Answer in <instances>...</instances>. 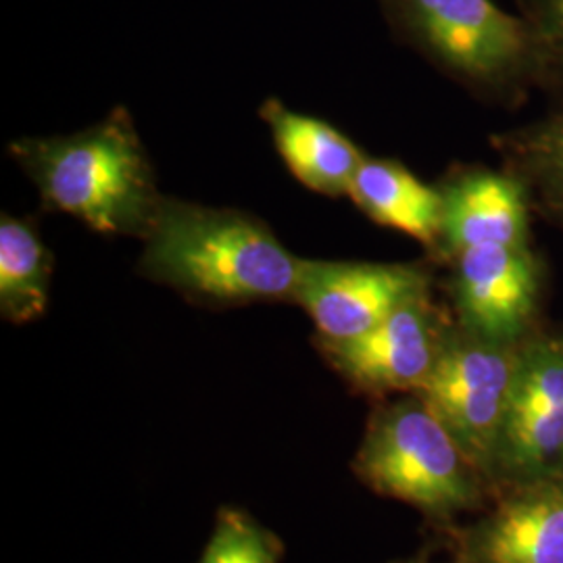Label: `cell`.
<instances>
[{
    "label": "cell",
    "mask_w": 563,
    "mask_h": 563,
    "mask_svg": "<svg viewBox=\"0 0 563 563\" xmlns=\"http://www.w3.org/2000/svg\"><path fill=\"white\" fill-rule=\"evenodd\" d=\"M299 257L253 216L163 199L144 236L142 274L216 305L292 299Z\"/></svg>",
    "instance_id": "obj_1"
},
{
    "label": "cell",
    "mask_w": 563,
    "mask_h": 563,
    "mask_svg": "<svg viewBox=\"0 0 563 563\" xmlns=\"http://www.w3.org/2000/svg\"><path fill=\"white\" fill-rule=\"evenodd\" d=\"M9 153L46 207L97 232L144 239L162 207L141 136L121 107L78 134L23 139Z\"/></svg>",
    "instance_id": "obj_2"
},
{
    "label": "cell",
    "mask_w": 563,
    "mask_h": 563,
    "mask_svg": "<svg viewBox=\"0 0 563 563\" xmlns=\"http://www.w3.org/2000/svg\"><path fill=\"white\" fill-rule=\"evenodd\" d=\"M355 467L374 490L430 516H453L476 499L474 465L420 399L374 418Z\"/></svg>",
    "instance_id": "obj_3"
},
{
    "label": "cell",
    "mask_w": 563,
    "mask_h": 563,
    "mask_svg": "<svg viewBox=\"0 0 563 563\" xmlns=\"http://www.w3.org/2000/svg\"><path fill=\"white\" fill-rule=\"evenodd\" d=\"M518 357L495 342H457L441 349L420 401L441 420L474 467L499 463Z\"/></svg>",
    "instance_id": "obj_4"
},
{
    "label": "cell",
    "mask_w": 563,
    "mask_h": 563,
    "mask_svg": "<svg viewBox=\"0 0 563 563\" xmlns=\"http://www.w3.org/2000/svg\"><path fill=\"white\" fill-rule=\"evenodd\" d=\"M422 272L407 265L301 260L292 301L313 320L322 341L357 339L423 297Z\"/></svg>",
    "instance_id": "obj_5"
},
{
    "label": "cell",
    "mask_w": 563,
    "mask_h": 563,
    "mask_svg": "<svg viewBox=\"0 0 563 563\" xmlns=\"http://www.w3.org/2000/svg\"><path fill=\"white\" fill-rule=\"evenodd\" d=\"M402 25L446 67L470 78H495L522 59V21L493 0H386Z\"/></svg>",
    "instance_id": "obj_6"
},
{
    "label": "cell",
    "mask_w": 563,
    "mask_h": 563,
    "mask_svg": "<svg viewBox=\"0 0 563 563\" xmlns=\"http://www.w3.org/2000/svg\"><path fill=\"white\" fill-rule=\"evenodd\" d=\"M499 463L541 476L563 463V342H539L516 362Z\"/></svg>",
    "instance_id": "obj_7"
},
{
    "label": "cell",
    "mask_w": 563,
    "mask_h": 563,
    "mask_svg": "<svg viewBox=\"0 0 563 563\" xmlns=\"http://www.w3.org/2000/svg\"><path fill=\"white\" fill-rule=\"evenodd\" d=\"M320 342L332 367L365 390H418L441 355L423 297L357 339Z\"/></svg>",
    "instance_id": "obj_8"
},
{
    "label": "cell",
    "mask_w": 563,
    "mask_h": 563,
    "mask_svg": "<svg viewBox=\"0 0 563 563\" xmlns=\"http://www.w3.org/2000/svg\"><path fill=\"white\" fill-rule=\"evenodd\" d=\"M457 260V301L470 330L488 342L518 336L537 297L534 269L522 246H472Z\"/></svg>",
    "instance_id": "obj_9"
},
{
    "label": "cell",
    "mask_w": 563,
    "mask_h": 563,
    "mask_svg": "<svg viewBox=\"0 0 563 563\" xmlns=\"http://www.w3.org/2000/svg\"><path fill=\"white\" fill-rule=\"evenodd\" d=\"M260 115L269 125L278 153L297 180L325 197L349 195L365 157L342 132L328 121L290 111L278 99L263 102Z\"/></svg>",
    "instance_id": "obj_10"
},
{
    "label": "cell",
    "mask_w": 563,
    "mask_h": 563,
    "mask_svg": "<svg viewBox=\"0 0 563 563\" xmlns=\"http://www.w3.org/2000/svg\"><path fill=\"white\" fill-rule=\"evenodd\" d=\"M443 236L460 253L472 246H522L526 205L518 184L497 174H472L443 195Z\"/></svg>",
    "instance_id": "obj_11"
},
{
    "label": "cell",
    "mask_w": 563,
    "mask_h": 563,
    "mask_svg": "<svg viewBox=\"0 0 563 563\" xmlns=\"http://www.w3.org/2000/svg\"><path fill=\"white\" fill-rule=\"evenodd\" d=\"M349 197L374 222L395 228L423 244L443 234V195L418 180L399 163L365 159Z\"/></svg>",
    "instance_id": "obj_12"
},
{
    "label": "cell",
    "mask_w": 563,
    "mask_h": 563,
    "mask_svg": "<svg viewBox=\"0 0 563 563\" xmlns=\"http://www.w3.org/2000/svg\"><path fill=\"white\" fill-rule=\"evenodd\" d=\"M483 553L486 563H563V488L543 484L505 505Z\"/></svg>",
    "instance_id": "obj_13"
},
{
    "label": "cell",
    "mask_w": 563,
    "mask_h": 563,
    "mask_svg": "<svg viewBox=\"0 0 563 563\" xmlns=\"http://www.w3.org/2000/svg\"><path fill=\"white\" fill-rule=\"evenodd\" d=\"M53 257L32 223L0 218V313L25 323L41 318L48 302Z\"/></svg>",
    "instance_id": "obj_14"
},
{
    "label": "cell",
    "mask_w": 563,
    "mask_h": 563,
    "mask_svg": "<svg viewBox=\"0 0 563 563\" xmlns=\"http://www.w3.org/2000/svg\"><path fill=\"white\" fill-rule=\"evenodd\" d=\"M274 532L239 509H222L199 563H280Z\"/></svg>",
    "instance_id": "obj_15"
},
{
    "label": "cell",
    "mask_w": 563,
    "mask_h": 563,
    "mask_svg": "<svg viewBox=\"0 0 563 563\" xmlns=\"http://www.w3.org/2000/svg\"><path fill=\"white\" fill-rule=\"evenodd\" d=\"M541 163H543L544 178L563 205V123L547 134Z\"/></svg>",
    "instance_id": "obj_16"
},
{
    "label": "cell",
    "mask_w": 563,
    "mask_h": 563,
    "mask_svg": "<svg viewBox=\"0 0 563 563\" xmlns=\"http://www.w3.org/2000/svg\"><path fill=\"white\" fill-rule=\"evenodd\" d=\"M547 15L555 41L560 42L563 48V0H547Z\"/></svg>",
    "instance_id": "obj_17"
}]
</instances>
